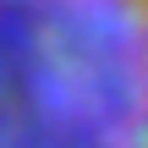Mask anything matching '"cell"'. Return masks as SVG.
Wrapping results in <instances>:
<instances>
[{"label":"cell","mask_w":148,"mask_h":148,"mask_svg":"<svg viewBox=\"0 0 148 148\" xmlns=\"http://www.w3.org/2000/svg\"><path fill=\"white\" fill-rule=\"evenodd\" d=\"M0 148H148V0H0Z\"/></svg>","instance_id":"1"}]
</instances>
